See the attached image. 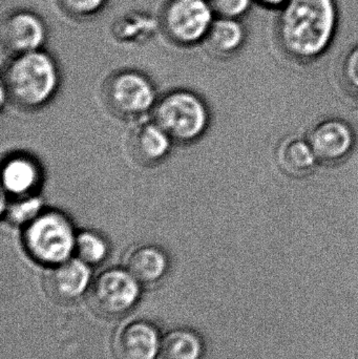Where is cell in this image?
I'll use <instances>...</instances> for the list:
<instances>
[{"label": "cell", "instance_id": "obj_15", "mask_svg": "<svg viewBox=\"0 0 358 359\" xmlns=\"http://www.w3.org/2000/svg\"><path fill=\"white\" fill-rule=\"evenodd\" d=\"M165 253L156 246L144 245L135 249L128 259V270L143 284H153L163 278L167 271Z\"/></svg>", "mask_w": 358, "mask_h": 359}, {"label": "cell", "instance_id": "obj_20", "mask_svg": "<svg viewBox=\"0 0 358 359\" xmlns=\"http://www.w3.org/2000/svg\"><path fill=\"white\" fill-rule=\"evenodd\" d=\"M214 14L223 18L237 19L249 11L254 0H207Z\"/></svg>", "mask_w": 358, "mask_h": 359}, {"label": "cell", "instance_id": "obj_1", "mask_svg": "<svg viewBox=\"0 0 358 359\" xmlns=\"http://www.w3.org/2000/svg\"><path fill=\"white\" fill-rule=\"evenodd\" d=\"M338 23L334 0H289L280 13L277 38L291 58L312 61L330 48Z\"/></svg>", "mask_w": 358, "mask_h": 359}, {"label": "cell", "instance_id": "obj_16", "mask_svg": "<svg viewBox=\"0 0 358 359\" xmlns=\"http://www.w3.org/2000/svg\"><path fill=\"white\" fill-rule=\"evenodd\" d=\"M245 38V29L237 19L219 17L212 22L205 40L210 50L222 56H228L242 48Z\"/></svg>", "mask_w": 358, "mask_h": 359}, {"label": "cell", "instance_id": "obj_9", "mask_svg": "<svg viewBox=\"0 0 358 359\" xmlns=\"http://www.w3.org/2000/svg\"><path fill=\"white\" fill-rule=\"evenodd\" d=\"M46 39V27L39 17L29 12H18L6 19L1 40L10 52L16 55L38 50Z\"/></svg>", "mask_w": 358, "mask_h": 359}, {"label": "cell", "instance_id": "obj_4", "mask_svg": "<svg viewBox=\"0 0 358 359\" xmlns=\"http://www.w3.org/2000/svg\"><path fill=\"white\" fill-rule=\"evenodd\" d=\"M153 121L172 141L197 140L207 128L209 115L205 103L191 92L176 90L162 97L153 109Z\"/></svg>", "mask_w": 358, "mask_h": 359}, {"label": "cell", "instance_id": "obj_6", "mask_svg": "<svg viewBox=\"0 0 358 359\" xmlns=\"http://www.w3.org/2000/svg\"><path fill=\"white\" fill-rule=\"evenodd\" d=\"M214 11L207 0H172L163 13V27L174 41L193 44L205 39Z\"/></svg>", "mask_w": 358, "mask_h": 359}, {"label": "cell", "instance_id": "obj_21", "mask_svg": "<svg viewBox=\"0 0 358 359\" xmlns=\"http://www.w3.org/2000/svg\"><path fill=\"white\" fill-rule=\"evenodd\" d=\"M340 76L345 88L358 98V46L352 48L343 60Z\"/></svg>", "mask_w": 358, "mask_h": 359}, {"label": "cell", "instance_id": "obj_19", "mask_svg": "<svg viewBox=\"0 0 358 359\" xmlns=\"http://www.w3.org/2000/svg\"><path fill=\"white\" fill-rule=\"evenodd\" d=\"M41 211V200L36 194L21 198H10L6 208L4 209V217L13 225L25 227Z\"/></svg>", "mask_w": 358, "mask_h": 359}, {"label": "cell", "instance_id": "obj_12", "mask_svg": "<svg viewBox=\"0 0 358 359\" xmlns=\"http://www.w3.org/2000/svg\"><path fill=\"white\" fill-rule=\"evenodd\" d=\"M172 139L155 122L137 126L130 137V151L143 165H153L165 159Z\"/></svg>", "mask_w": 358, "mask_h": 359}, {"label": "cell", "instance_id": "obj_11", "mask_svg": "<svg viewBox=\"0 0 358 359\" xmlns=\"http://www.w3.org/2000/svg\"><path fill=\"white\" fill-rule=\"evenodd\" d=\"M41 170L29 156L8 158L2 168L4 189L10 198L34 196L41 183Z\"/></svg>", "mask_w": 358, "mask_h": 359}, {"label": "cell", "instance_id": "obj_14", "mask_svg": "<svg viewBox=\"0 0 358 359\" xmlns=\"http://www.w3.org/2000/svg\"><path fill=\"white\" fill-rule=\"evenodd\" d=\"M277 162L288 176L303 178L319 165L317 157L307 139L290 137L284 139L277 149Z\"/></svg>", "mask_w": 358, "mask_h": 359}, {"label": "cell", "instance_id": "obj_17", "mask_svg": "<svg viewBox=\"0 0 358 359\" xmlns=\"http://www.w3.org/2000/svg\"><path fill=\"white\" fill-rule=\"evenodd\" d=\"M201 339L189 330L179 329L168 333L160 346L159 359H201Z\"/></svg>", "mask_w": 358, "mask_h": 359}, {"label": "cell", "instance_id": "obj_13", "mask_svg": "<svg viewBox=\"0 0 358 359\" xmlns=\"http://www.w3.org/2000/svg\"><path fill=\"white\" fill-rule=\"evenodd\" d=\"M160 346L155 327L149 323H134L120 335L118 354L120 359H155L159 355Z\"/></svg>", "mask_w": 358, "mask_h": 359}, {"label": "cell", "instance_id": "obj_22", "mask_svg": "<svg viewBox=\"0 0 358 359\" xmlns=\"http://www.w3.org/2000/svg\"><path fill=\"white\" fill-rule=\"evenodd\" d=\"M63 8L75 16H88L98 12L105 0H59Z\"/></svg>", "mask_w": 358, "mask_h": 359}, {"label": "cell", "instance_id": "obj_10", "mask_svg": "<svg viewBox=\"0 0 358 359\" xmlns=\"http://www.w3.org/2000/svg\"><path fill=\"white\" fill-rule=\"evenodd\" d=\"M90 268L79 259H69L52 266L46 276V287L60 301H73L83 294L90 282Z\"/></svg>", "mask_w": 358, "mask_h": 359}, {"label": "cell", "instance_id": "obj_2", "mask_svg": "<svg viewBox=\"0 0 358 359\" xmlns=\"http://www.w3.org/2000/svg\"><path fill=\"white\" fill-rule=\"evenodd\" d=\"M58 69L54 60L39 50L16 55L4 74L8 98L21 109L46 104L58 88Z\"/></svg>", "mask_w": 358, "mask_h": 359}, {"label": "cell", "instance_id": "obj_5", "mask_svg": "<svg viewBox=\"0 0 358 359\" xmlns=\"http://www.w3.org/2000/svg\"><path fill=\"white\" fill-rule=\"evenodd\" d=\"M103 98L109 111L124 119L140 117L156 104L153 84L132 71L111 76L104 84Z\"/></svg>", "mask_w": 358, "mask_h": 359}, {"label": "cell", "instance_id": "obj_18", "mask_svg": "<svg viewBox=\"0 0 358 359\" xmlns=\"http://www.w3.org/2000/svg\"><path fill=\"white\" fill-rule=\"evenodd\" d=\"M75 253L80 261L88 266H96L106 259L109 245L100 234L94 231H83L77 234Z\"/></svg>", "mask_w": 358, "mask_h": 359}, {"label": "cell", "instance_id": "obj_8", "mask_svg": "<svg viewBox=\"0 0 358 359\" xmlns=\"http://www.w3.org/2000/svg\"><path fill=\"white\" fill-rule=\"evenodd\" d=\"M139 293V282L128 270H107L94 283L92 305L100 313L118 316L136 304Z\"/></svg>", "mask_w": 358, "mask_h": 359}, {"label": "cell", "instance_id": "obj_23", "mask_svg": "<svg viewBox=\"0 0 358 359\" xmlns=\"http://www.w3.org/2000/svg\"><path fill=\"white\" fill-rule=\"evenodd\" d=\"M264 6L269 8H280L281 10L289 0H256Z\"/></svg>", "mask_w": 358, "mask_h": 359}, {"label": "cell", "instance_id": "obj_3", "mask_svg": "<svg viewBox=\"0 0 358 359\" xmlns=\"http://www.w3.org/2000/svg\"><path fill=\"white\" fill-rule=\"evenodd\" d=\"M77 234L67 215L59 211L42 210L25 226V250L38 263L55 266L71 259L75 253Z\"/></svg>", "mask_w": 358, "mask_h": 359}, {"label": "cell", "instance_id": "obj_7", "mask_svg": "<svg viewBox=\"0 0 358 359\" xmlns=\"http://www.w3.org/2000/svg\"><path fill=\"white\" fill-rule=\"evenodd\" d=\"M319 164L336 165L352 154L355 134L352 126L340 118L317 122L306 137Z\"/></svg>", "mask_w": 358, "mask_h": 359}]
</instances>
